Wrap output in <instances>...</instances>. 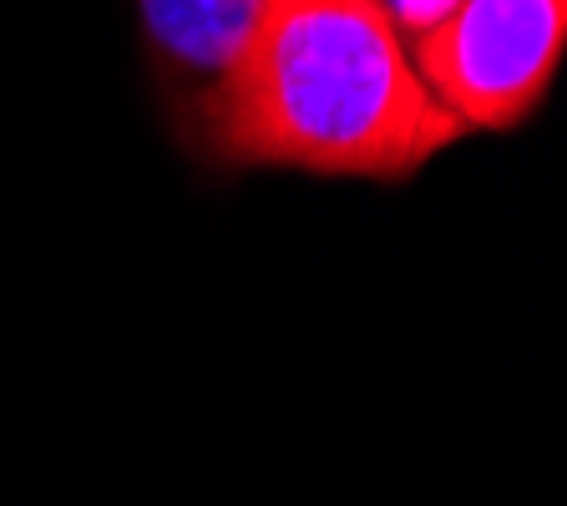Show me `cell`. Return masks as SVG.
Returning <instances> with one entry per match:
<instances>
[{
    "label": "cell",
    "mask_w": 567,
    "mask_h": 506,
    "mask_svg": "<svg viewBox=\"0 0 567 506\" xmlns=\"http://www.w3.org/2000/svg\"><path fill=\"white\" fill-rule=\"evenodd\" d=\"M567 51V0H466L411 61L425 92L472 127H517L547 96Z\"/></svg>",
    "instance_id": "2"
},
{
    "label": "cell",
    "mask_w": 567,
    "mask_h": 506,
    "mask_svg": "<svg viewBox=\"0 0 567 506\" xmlns=\"http://www.w3.org/2000/svg\"><path fill=\"white\" fill-rule=\"evenodd\" d=\"M461 137L375 0H269L218 163L395 183Z\"/></svg>",
    "instance_id": "1"
},
{
    "label": "cell",
    "mask_w": 567,
    "mask_h": 506,
    "mask_svg": "<svg viewBox=\"0 0 567 506\" xmlns=\"http://www.w3.org/2000/svg\"><path fill=\"white\" fill-rule=\"evenodd\" d=\"M375 6L390 21V31L405 41V51H411V47H421L431 31H441L466 0H375Z\"/></svg>",
    "instance_id": "4"
},
{
    "label": "cell",
    "mask_w": 567,
    "mask_h": 506,
    "mask_svg": "<svg viewBox=\"0 0 567 506\" xmlns=\"http://www.w3.org/2000/svg\"><path fill=\"white\" fill-rule=\"evenodd\" d=\"M269 0H137L153 86L177 142L218 163L224 127Z\"/></svg>",
    "instance_id": "3"
}]
</instances>
